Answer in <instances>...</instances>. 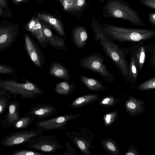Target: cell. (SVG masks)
Wrapping results in <instances>:
<instances>
[{"label": "cell", "instance_id": "6da1fadb", "mask_svg": "<svg viewBox=\"0 0 155 155\" xmlns=\"http://www.w3.org/2000/svg\"><path fill=\"white\" fill-rule=\"evenodd\" d=\"M91 26L94 34L96 42L102 48L106 55L113 62L123 78L127 81L128 73L129 64L126 57L130 48L120 47L110 39L104 32L103 25L95 18H93Z\"/></svg>", "mask_w": 155, "mask_h": 155}, {"label": "cell", "instance_id": "7a4b0ae2", "mask_svg": "<svg viewBox=\"0 0 155 155\" xmlns=\"http://www.w3.org/2000/svg\"><path fill=\"white\" fill-rule=\"evenodd\" d=\"M102 25L105 34L114 41L135 43L148 40L155 37V30L153 29L127 28L107 24Z\"/></svg>", "mask_w": 155, "mask_h": 155}, {"label": "cell", "instance_id": "3957f363", "mask_svg": "<svg viewBox=\"0 0 155 155\" xmlns=\"http://www.w3.org/2000/svg\"><path fill=\"white\" fill-rule=\"evenodd\" d=\"M102 15L104 18L123 19L134 25H146L137 12L124 0H108L104 5Z\"/></svg>", "mask_w": 155, "mask_h": 155}, {"label": "cell", "instance_id": "277c9868", "mask_svg": "<svg viewBox=\"0 0 155 155\" xmlns=\"http://www.w3.org/2000/svg\"><path fill=\"white\" fill-rule=\"evenodd\" d=\"M20 82L12 79H0V89L10 95L18 94L22 99H35L45 94L41 88L36 84L23 78Z\"/></svg>", "mask_w": 155, "mask_h": 155}, {"label": "cell", "instance_id": "5b68a950", "mask_svg": "<svg viewBox=\"0 0 155 155\" xmlns=\"http://www.w3.org/2000/svg\"><path fill=\"white\" fill-rule=\"evenodd\" d=\"M104 58L101 53H95L83 57L79 64L81 67L98 73L106 81L112 83L115 81L114 75L104 64Z\"/></svg>", "mask_w": 155, "mask_h": 155}, {"label": "cell", "instance_id": "8992f818", "mask_svg": "<svg viewBox=\"0 0 155 155\" xmlns=\"http://www.w3.org/2000/svg\"><path fill=\"white\" fill-rule=\"evenodd\" d=\"M70 140L84 155H91L94 147L93 140L94 135L85 127H80V131H63Z\"/></svg>", "mask_w": 155, "mask_h": 155}, {"label": "cell", "instance_id": "52a82bcc", "mask_svg": "<svg viewBox=\"0 0 155 155\" xmlns=\"http://www.w3.org/2000/svg\"><path fill=\"white\" fill-rule=\"evenodd\" d=\"M26 143L25 146L28 148L49 154L64 147L54 135H41L30 139Z\"/></svg>", "mask_w": 155, "mask_h": 155}, {"label": "cell", "instance_id": "ba28073f", "mask_svg": "<svg viewBox=\"0 0 155 155\" xmlns=\"http://www.w3.org/2000/svg\"><path fill=\"white\" fill-rule=\"evenodd\" d=\"M44 132L37 129L14 132L4 136L0 140V144L6 147L18 145L26 143L32 138L42 135Z\"/></svg>", "mask_w": 155, "mask_h": 155}, {"label": "cell", "instance_id": "9c48e42d", "mask_svg": "<svg viewBox=\"0 0 155 155\" xmlns=\"http://www.w3.org/2000/svg\"><path fill=\"white\" fill-rule=\"evenodd\" d=\"M81 116L80 114L61 115L42 120L36 121L35 125L37 129L44 131L57 129H64L68 122Z\"/></svg>", "mask_w": 155, "mask_h": 155}, {"label": "cell", "instance_id": "30bf717a", "mask_svg": "<svg viewBox=\"0 0 155 155\" xmlns=\"http://www.w3.org/2000/svg\"><path fill=\"white\" fill-rule=\"evenodd\" d=\"M19 31L17 24L6 22L0 23V53L12 45L17 39Z\"/></svg>", "mask_w": 155, "mask_h": 155}, {"label": "cell", "instance_id": "8fae6325", "mask_svg": "<svg viewBox=\"0 0 155 155\" xmlns=\"http://www.w3.org/2000/svg\"><path fill=\"white\" fill-rule=\"evenodd\" d=\"M122 97L125 99L124 107L130 117L138 116L144 113L146 104L143 100L126 94H124Z\"/></svg>", "mask_w": 155, "mask_h": 155}, {"label": "cell", "instance_id": "7c38bea8", "mask_svg": "<svg viewBox=\"0 0 155 155\" xmlns=\"http://www.w3.org/2000/svg\"><path fill=\"white\" fill-rule=\"evenodd\" d=\"M56 111V108L52 104H38L31 105L28 113L35 117L36 121H40L55 115Z\"/></svg>", "mask_w": 155, "mask_h": 155}, {"label": "cell", "instance_id": "4fadbf2b", "mask_svg": "<svg viewBox=\"0 0 155 155\" xmlns=\"http://www.w3.org/2000/svg\"><path fill=\"white\" fill-rule=\"evenodd\" d=\"M21 103L13 100L9 102L7 106V111L2 118V126L4 128L13 127L15 123L20 117L19 109Z\"/></svg>", "mask_w": 155, "mask_h": 155}, {"label": "cell", "instance_id": "5bb4252c", "mask_svg": "<svg viewBox=\"0 0 155 155\" xmlns=\"http://www.w3.org/2000/svg\"><path fill=\"white\" fill-rule=\"evenodd\" d=\"M129 52V55L134 58L140 73L143 67L147 53L144 41L134 43L130 48Z\"/></svg>", "mask_w": 155, "mask_h": 155}, {"label": "cell", "instance_id": "9a60e30c", "mask_svg": "<svg viewBox=\"0 0 155 155\" xmlns=\"http://www.w3.org/2000/svg\"><path fill=\"white\" fill-rule=\"evenodd\" d=\"M24 43L27 51L32 62L38 67H42V57L40 52L33 41L26 33L25 35Z\"/></svg>", "mask_w": 155, "mask_h": 155}, {"label": "cell", "instance_id": "2e32d148", "mask_svg": "<svg viewBox=\"0 0 155 155\" xmlns=\"http://www.w3.org/2000/svg\"><path fill=\"white\" fill-rule=\"evenodd\" d=\"M97 94H90L79 97L73 100L68 107L74 109H81L86 106L94 103L99 98Z\"/></svg>", "mask_w": 155, "mask_h": 155}, {"label": "cell", "instance_id": "e0dca14e", "mask_svg": "<svg viewBox=\"0 0 155 155\" xmlns=\"http://www.w3.org/2000/svg\"><path fill=\"white\" fill-rule=\"evenodd\" d=\"M42 27L43 33L47 43L54 48L66 51L63 39L58 36L54 35L51 31L45 26L43 25Z\"/></svg>", "mask_w": 155, "mask_h": 155}, {"label": "cell", "instance_id": "ac0fdd59", "mask_svg": "<svg viewBox=\"0 0 155 155\" xmlns=\"http://www.w3.org/2000/svg\"><path fill=\"white\" fill-rule=\"evenodd\" d=\"M49 74L53 77L65 80L70 78L69 72L67 68L59 63L53 62L49 68Z\"/></svg>", "mask_w": 155, "mask_h": 155}, {"label": "cell", "instance_id": "d6986e66", "mask_svg": "<svg viewBox=\"0 0 155 155\" xmlns=\"http://www.w3.org/2000/svg\"><path fill=\"white\" fill-rule=\"evenodd\" d=\"M38 16L40 19L51 25L60 35L65 38V34L62 25L58 20L54 17L45 14H38Z\"/></svg>", "mask_w": 155, "mask_h": 155}, {"label": "cell", "instance_id": "ffe728a7", "mask_svg": "<svg viewBox=\"0 0 155 155\" xmlns=\"http://www.w3.org/2000/svg\"><path fill=\"white\" fill-rule=\"evenodd\" d=\"M80 79L87 88L92 91H99L105 90L107 89L100 81L95 78L81 75L80 76Z\"/></svg>", "mask_w": 155, "mask_h": 155}, {"label": "cell", "instance_id": "44dd1931", "mask_svg": "<svg viewBox=\"0 0 155 155\" xmlns=\"http://www.w3.org/2000/svg\"><path fill=\"white\" fill-rule=\"evenodd\" d=\"M88 38L86 29L82 27L76 28L73 32V40L76 46L79 48H83Z\"/></svg>", "mask_w": 155, "mask_h": 155}, {"label": "cell", "instance_id": "7402d4cb", "mask_svg": "<svg viewBox=\"0 0 155 155\" xmlns=\"http://www.w3.org/2000/svg\"><path fill=\"white\" fill-rule=\"evenodd\" d=\"M128 73L127 83L130 84V89L133 88L139 73L137 64L133 57L129 55Z\"/></svg>", "mask_w": 155, "mask_h": 155}, {"label": "cell", "instance_id": "603a6c76", "mask_svg": "<svg viewBox=\"0 0 155 155\" xmlns=\"http://www.w3.org/2000/svg\"><path fill=\"white\" fill-rule=\"evenodd\" d=\"M102 146L110 155H119L120 150L115 140L108 138L100 142Z\"/></svg>", "mask_w": 155, "mask_h": 155}, {"label": "cell", "instance_id": "cb8c5ba5", "mask_svg": "<svg viewBox=\"0 0 155 155\" xmlns=\"http://www.w3.org/2000/svg\"><path fill=\"white\" fill-rule=\"evenodd\" d=\"M76 87V85L74 83L71 84L67 81H63L57 84L54 90L58 94L65 96L71 94Z\"/></svg>", "mask_w": 155, "mask_h": 155}, {"label": "cell", "instance_id": "d4e9b609", "mask_svg": "<svg viewBox=\"0 0 155 155\" xmlns=\"http://www.w3.org/2000/svg\"><path fill=\"white\" fill-rule=\"evenodd\" d=\"M35 119V117L28 113L20 117L15 123L13 127L16 129L27 128L31 125Z\"/></svg>", "mask_w": 155, "mask_h": 155}, {"label": "cell", "instance_id": "484cf974", "mask_svg": "<svg viewBox=\"0 0 155 155\" xmlns=\"http://www.w3.org/2000/svg\"><path fill=\"white\" fill-rule=\"evenodd\" d=\"M31 32L41 46L47 42L43 33L42 26L38 19H36V23L32 28Z\"/></svg>", "mask_w": 155, "mask_h": 155}, {"label": "cell", "instance_id": "4316f807", "mask_svg": "<svg viewBox=\"0 0 155 155\" xmlns=\"http://www.w3.org/2000/svg\"><path fill=\"white\" fill-rule=\"evenodd\" d=\"M123 99L118 98L112 95H106L101 100L99 104L102 106L106 108L117 104H121Z\"/></svg>", "mask_w": 155, "mask_h": 155}, {"label": "cell", "instance_id": "83f0119b", "mask_svg": "<svg viewBox=\"0 0 155 155\" xmlns=\"http://www.w3.org/2000/svg\"><path fill=\"white\" fill-rule=\"evenodd\" d=\"M119 114L118 111L115 110L104 115L103 120L105 126L107 127L112 125L117 119Z\"/></svg>", "mask_w": 155, "mask_h": 155}, {"label": "cell", "instance_id": "f1b7e54d", "mask_svg": "<svg viewBox=\"0 0 155 155\" xmlns=\"http://www.w3.org/2000/svg\"><path fill=\"white\" fill-rule=\"evenodd\" d=\"M136 89L140 91H148L155 88V77L140 84L135 85Z\"/></svg>", "mask_w": 155, "mask_h": 155}, {"label": "cell", "instance_id": "f546056e", "mask_svg": "<svg viewBox=\"0 0 155 155\" xmlns=\"http://www.w3.org/2000/svg\"><path fill=\"white\" fill-rule=\"evenodd\" d=\"M12 98V97L8 93L0 96V116L2 117L5 113Z\"/></svg>", "mask_w": 155, "mask_h": 155}, {"label": "cell", "instance_id": "4dcf8cb0", "mask_svg": "<svg viewBox=\"0 0 155 155\" xmlns=\"http://www.w3.org/2000/svg\"><path fill=\"white\" fill-rule=\"evenodd\" d=\"M147 51L150 54L149 65L155 67V42L145 44Z\"/></svg>", "mask_w": 155, "mask_h": 155}, {"label": "cell", "instance_id": "1f68e13d", "mask_svg": "<svg viewBox=\"0 0 155 155\" xmlns=\"http://www.w3.org/2000/svg\"><path fill=\"white\" fill-rule=\"evenodd\" d=\"M12 155H45L44 153L30 150L22 149L13 151Z\"/></svg>", "mask_w": 155, "mask_h": 155}, {"label": "cell", "instance_id": "d6a6232c", "mask_svg": "<svg viewBox=\"0 0 155 155\" xmlns=\"http://www.w3.org/2000/svg\"><path fill=\"white\" fill-rule=\"evenodd\" d=\"M0 74L14 76L16 72L15 70L11 66L0 64Z\"/></svg>", "mask_w": 155, "mask_h": 155}, {"label": "cell", "instance_id": "836d02e7", "mask_svg": "<svg viewBox=\"0 0 155 155\" xmlns=\"http://www.w3.org/2000/svg\"><path fill=\"white\" fill-rule=\"evenodd\" d=\"M65 143L67 150L62 155H78L75 150L71 146L69 142L66 140Z\"/></svg>", "mask_w": 155, "mask_h": 155}, {"label": "cell", "instance_id": "e575fe53", "mask_svg": "<svg viewBox=\"0 0 155 155\" xmlns=\"http://www.w3.org/2000/svg\"><path fill=\"white\" fill-rule=\"evenodd\" d=\"M124 155H139V152L135 145H131L124 154Z\"/></svg>", "mask_w": 155, "mask_h": 155}, {"label": "cell", "instance_id": "d590c367", "mask_svg": "<svg viewBox=\"0 0 155 155\" xmlns=\"http://www.w3.org/2000/svg\"><path fill=\"white\" fill-rule=\"evenodd\" d=\"M143 5L155 10V0H138Z\"/></svg>", "mask_w": 155, "mask_h": 155}, {"label": "cell", "instance_id": "8d00e7d4", "mask_svg": "<svg viewBox=\"0 0 155 155\" xmlns=\"http://www.w3.org/2000/svg\"><path fill=\"white\" fill-rule=\"evenodd\" d=\"M36 22V19L34 18H32L31 20L25 26V29L29 31H31V30Z\"/></svg>", "mask_w": 155, "mask_h": 155}, {"label": "cell", "instance_id": "74e56055", "mask_svg": "<svg viewBox=\"0 0 155 155\" xmlns=\"http://www.w3.org/2000/svg\"><path fill=\"white\" fill-rule=\"evenodd\" d=\"M148 20L150 24L153 26H155V13L153 12L150 13L148 15Z\"/></svg>", "mask_w": 155, "mask_h": 155}, {"label": "cell", "instance_id": "f35d334b", "mask_svg": "<svg viewBox=\"0 0 155 155\" xmlns=\"http://www.w3.org/2000/svg\"><path fill=\"white\" fill-rule=\"evenodd\" d=\"M85 3V0H76L74 5L77 7H81Z\"/></svg>", "mask_w": 155, "mask_h": 155}, {"label": "cell", "instance_id": "ab89813d", "mask_svg": "<svg viewBox=\"0 0 155 155\" xmlns=\"http://www.w3.org/2000/svg\"><path fill=\"white\" fill-rule=\"evenodd\" d=\"M0 6L5 8H7V3L6 0H0Z\"/></svg>", "mask_w": 155, "mask_h": 155}, {"label": "cell", "instance_id": "60d3db41", "mask_svg": "<svg viewBox=\"0 0 155 155\" xmlns=\"http://www.w3.org/2000/svg\"><path fill=\"white\" fill-rule=\"evenodd\" d=\"M13 1L16 3H18L26 2V0H13Z\"/></svg>", "mask_w": 155, "mask_h": 155}, {"label": "cell", "instance_id": "b9f144b4", "mask_svg": "<svg viewBox=\"0 0 155 155\" xmlns=\"http://www.w3.org/2000/svg\"><path fill=\"white\" fill-rule=\"evenodd\" d=\"M7 93H8V92H7V91H5L3 89H0V96L1 95L3 94H6Z\"/></svg>", "mask_w": 155, "mask_h": 155}, {"label": "cell", "instance_id": "7bdbcfd3", "mask_svg": "<svg viewBox=\"0 0 155 155\" xmlns=\"http://www.w3.org/2000/svg\"><path fill=\"white\" fill-rule=\"evenodd\" d=\"M4 10L1 7H0V15H4Z\"/></svg>", "mask_w": 155, "mask_h": 155}, {"label": "cell", "instance_id": "ee69618b", "mask_svg": "<svg viewBox=\"0 0 155 155\" xmlns=\"http://www.w3.org/2000/svg\"><path fill=\"white\" fill-rule=\"evenodd\" d=\"M2 119L1 117L0 116V127L2 126Z\"/></svg>", "mask_w": 155, "mask_h": 155}, {"label": "cell", "instance_id": "f6af8a7d", "mask_svg": "<svg viewBox=\"0 0 155 155\" xmlns=\"http://www.w3.org/2000/svg\"><path fill=\"white\" fill-rule=\"evenodd\" d=\"M99 1L101 2H102V3H104V0H98Z\"/></svg>", "mask_w": 155, "mask_h": 155}]
</instances>
